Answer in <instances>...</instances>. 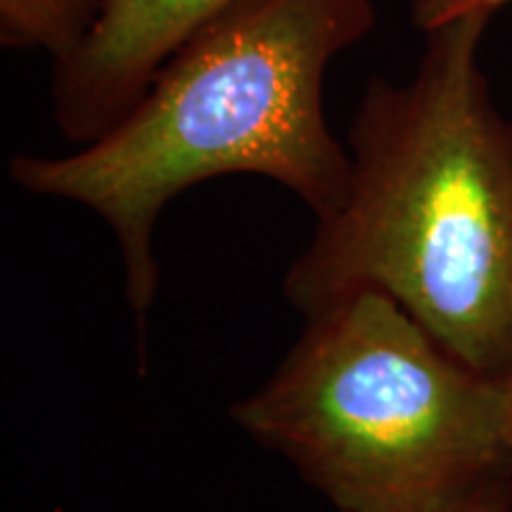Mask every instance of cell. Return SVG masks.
<instances>
[{
    "mask_svg": "<svg viewBox=\"0 0 512 512\" xmlns=\"http://www.w3.org/2000/svg\"><path fill=\"white\" fill-rule=\"evenodd\" d=\"M494 12L425 31L413 79L366 86L349 183L285 275L311 316L354 292L392 297L446 351L512 382V119L479 53Z\"/></svg>",
    "mask_w": 512,
    "mask_h": 512,
    "instance_id": "1",
    "label": "cell"
},
{
    "mask_svg": "<svg viewBox=\"0 0 512 512\" xmlns=\"http://www.w3.org/2000/svg\"><path fill=\"white\" fill-rule=\"evenodd\" d=\"M375 19V0H238L159 69L110 131L72 155L12 157L10 178L112 228L126 299L145 330L159 287L152 235L192 185L264 176L318 219L339 207L351 162L325 121L323 81Z\"/></svg>",
    "mask_w": 512,
    "mask_h": 512,
    "instance_id": "2",
    "label": "cell"
},
{
    "mask_svg": "<svg viewBox=\"0 0 512 512\" xmlns=\"http://www.w3.org/2000/svg\"><path fill=\"white\" fill-rule=\"evenodd\" d=\"M510 384L465 366L387 294L311 316L233 420L339 512H444L510 470Z\"/></svg>",
    "mask_w": 512,
    "mask_h": 512,
    "instance_id": "3",
    "label": "cell"
},
{
    "mask_svg": "<svg viewBox=\"0 0 512 512\" xmlns=\"http://www.w3.org/2000/svg\"><path fill=\"white\" fill-rule=\"evenodd\" d=\"M238 0H102L81 46L53 64V117L88 145L147 91L192 36Z\"/></svg>",
    "mask_w": 512,
    "mask_h": 512,
    "instance_id": "4",
    "label": "cell"
},
{
    "mask_svg": "<svg viewBox=\"0 0 512 512\" xmlns=\"http://www.w3.org/2000/svg\"><path fill=\"white\" fill-rule=\"evenodd\" d=\"M102 0H0V43L41 48L53 62L81 46Z\"/></svg>",
    "mask_w": 512,
    "mask_h": 512,
    "instance_id": "5",
    "label": "cell"
},
{
    "mask_svg": "<svg viewBox=\"0 0 512 512\" xmlns=\"http://www.w3.org/2000/svg\"><path fill=\"white\" fill-rule=\"evenodd\" d=\"M512 0H413L411 22L420 31H432L470 12H496Z\"/></svg>",
    "mask_w": 512,
    "mask_h": 512,
    "instance_id": "6",
    "label": "cell"
},
{
    "mask_svg": "<svg viewBox=\"0 0 512 512\" xmlns=\"http://www.w3.org/2000/svg\"><path fill=\"white\" fill-rule=\"evenodd\" d=\"M444 512H512V475L510 470L491 477L489 482L477 486L458 503Z\"/></svg>",
    "mask_w": 512,
    "mask_h": 512,
    "instance_id": "7",
    "label": "cell"
},
{
    "mask_svg": "<svg viewBox=\"0 0 512 512\" xmlns=\"http://www.w3.org/2000/svg\"><path fill=\"white\" fill-rule=\"evenodd\" d=\"M505 441H508V463L512 475V382H510V399H508V420H505Z\"/></svg>",
    "mask_w": 512,
    "mask_h": 512,
    "instance_id": "8",
    "label": "cell"
}]
</instances>
